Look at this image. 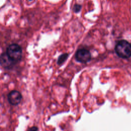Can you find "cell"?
Segmentation results:
<instances>
[{
    "instance_id": "6da1fadb",
    "label": "cell",
    "mask_w": 131,
    "mask_h": 131,
    "mask_svg": "<svg viewBox=\"0 0 131 131\" xmlns=\"http://www.w3.org/2000/svg\"><path fill=\"white\" fill-rule=\"evenodd\" d=\"M117 55L122 58H128L131 56V44L125 40L117 42L115 48Z\"/></svg>"
},
{
    "instance_id": "7a4b0ae2",
    "label": "cell",
    "mask_w": 131,
    "mask_h": 131,
    "mask_svg": "<svg viewBox=\"0 0 131 131\" xmlns=\"http://www.w3.org/2000/svg\"><path fill=\"white\" fill-rule=\"evenodd\" d=\"M8 57L14 63L19 61L22 56V49L16 43H12L7 48L6 53Z\"/></svg>"
},
{
    "instance_id": "3957f363",
    "label": "cell",
    "mask_w": 131,
    "mask_h": 131,
    "mask_svg": "<svg viewBox=\"0 0 131 131\" xmlns=\"http://www.w3.org/2000/svg\"><path fill=\"white\" fill-rule=\"evenodd\" d=\"M75 58L81 63H86L91 59V55L89 50L85 49H80L75 53Z\"/></svg>"
},
{
    "instance_id": "277c9868",
    "label": "cell",
    "mask_w": 131,
    "mask_h": 131,
    "mask_svg": "<svg viewBox=\"0 0 131 131\" xmlns=\"http://www.w3.org/2000/svg\"><path fill=\"white\" fill-rule=\"evenodd\" d=\"M22 96L17 91L13 90L8 95V100L9 102L13 105H18L21 101Z\"/></svg>"
},
{
    "instance_id": "5b68a950",
    "label": "cell",
    "mask_w": 131,
    "mask_h": 131,
    "mask_svg": "<svg viewBox=\"0 0 131 131\" xmlns=\"http://www.w3.org/2000/svg\"><path fill=\"white\" fill-rule=\"evenodd\" d=\"M1 63L2 66L5 68H8L11 66L12 63H14L7 56L6 53H3L1 55Z\"/></svg>"
},
{
    "instance_id": "8992f818",
    "label": "cell",
    "mask_w": 131,
    "mask_h": 131,
    "mask_svg": "<svg viewBox=\"0 0 131 131\" xmlns=\"http://www.w3.org/2000/svg\"><path fill=\"white\" fill-rule=\"evenodd\" d=\"M68 56H69V54L67 53H64L60 55L58 58L57 63L59 65L62 64L68 58Z\"/></svg>"
},
{
    "instance_id": "52a82bcc",
    "label": "cell",
    "mask_w": 131,
    "mask_h": 131,
    "mask_svg": "<svg viewBox=\"0 0 131 131\" xmlns=\"http://www.w3.org/2000/svg\"><path fill=\"white\" fill-rule=\"evenodd\" d=\"M81 5H78V4H76L74 5V6L73 7V10L75 12L77 13V12H78L81 10Z\"/></svg>"
},
{
    "instance_id": "ba28073f",
    "label": "cell",
    "mask_w": 131,
    "mask_h": 131,
    "mask_svg": "<svg viewBox=\"0 0 131 131\" xmlns=\"http://www.w3.org/2000/svg\"><path fill=\"white\" fill-rule=\"evenodd\" d=\"M37 127L36 126H33L30 128L27 131H37Z\"/></svg>"
},
{
    "instance_id": "9c48e42d",
    "label": "cell",
    "mask_w": 131,
    "mask_h": 131,
    "mask_svg": "<svg viewBox=\"0 0 131 131\" xmlns=\"http://www.w3.org/2000/svg\"><path fill=\"white\" fill-rule=\"evenodd\" d=\"M30 1H32V0H30Z\"/></svg>"
}]
</instances>
